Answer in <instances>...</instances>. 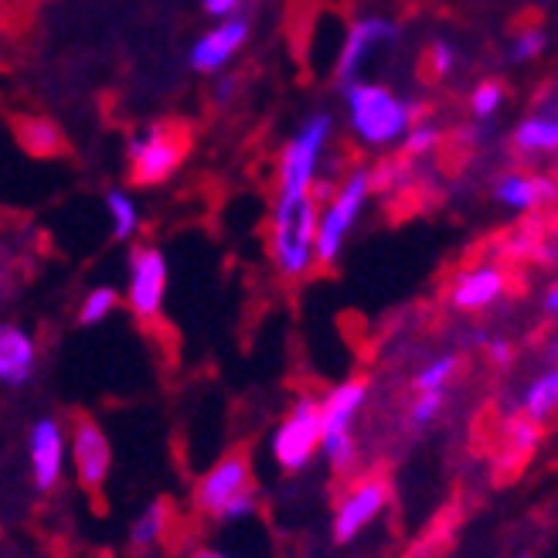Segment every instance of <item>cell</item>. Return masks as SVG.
Returning a JSON list of instances; mask_svg holds the SVG:
<instances>
[{"instance_id": "1", "label": "cell", "mask_w": 558, "mask_h": 558, "mask_svg": "<svg viewBox=\"0 0 558 558\" xmlns=\"http://www.w3.org/2000/svg\"><path fill=\"white\" fill-rule=\"evenodd\" d=\"M344 92V106H347V126L358 143L385 150L402 143L405 130L426 116L422 103H413V99L398 96L395 89L382 86V83H351L341 89Z\"/></svg>"}, {"instance_id": "2", "label": "cell", "mask_w": 558, "mask_h": 558, "mask_svg": "<svg viewBox=\"0 0 558 558\" xmlns=\"http://www.w3.org/2000/svg\"><path fill=\"white\" fill-rule=\"evenodd\" d=\"M317 188L307 194H279L269 215V259L283 279H303L314 266L317 236Z\"/></svg>"}, {"instance_id": "3", "label": "cell", "mask_w": 558, "mask_h": 558, "mask_svg": "<svg viewBox=\"0 0 558 558\" xmlns=\"http://www.w3.org/2000/svg\"><path fill=\"white\" fill-rule=\"evenodd\" d=\"M371 170L354 167L344 181L334 188V194L320 201L317 208V236H314V259L320 269H331L341 256V249L351 236V228L358 225L368 198H371Z\"/></svg>"}, {"instance_id": "4", "label": "cell", "mask_w": 558, "mask_h": 558, "mask_svg": "<svg viewBox=\"0 0 558 558\" xmlns=\"http://www.w3.org/2000/svg\"><path fill=\"white\" fill-rule=\"evenodd\" d=\"M191 150V134L181 123H150L137 130L126 143V161H130V177L134 188H157L177 174Z\"/></svg>"}, {"instance_id": "5", "label": "cell", "mask_w": 558, "mask_h": 558, "mask_svg": "<svg viewBox=\"0 0 558 558\" xmlns=\"http://www.w3.org/2000/svg\"><path fill=\"white\" fill-rule=\"evenodd\" d=\"M368 402V382L365 378H347V382L334 385L320 398V453L338 473H347L354 467V446L351 426Z\"/></svg>"}, {"instance_id": "6", "label": "cell", "mask_w": 558, "mask_h": 558, "mask_svg": "<svg viewBox=\"0 0 558 558\" xmlns=\"http://www.w3.org/2000/svg\"><path fill=\"white\" fill-rule=\"evenodd\" d=\"M331 134H334L331 113H314L310 119H303V126L283 147V154H279V194H307L317 188L320 157Z\"/></svg>"}, {"instance_id": "7", "label": "cell", "mask_w": 558, "mask_h": 558, "mask_svg": "<svg viewBox=\"0 0 558 558\" xmlns=\"http://www.w3.org/2000/svg\"><path fill=\"white\" fill-rule=\"evenodd\" d=\"M320 453V398L303 395L290 405V413L272 433V460L287 473L310 467Z\"/></svg>"}, {"instance_id": "8", "label": "cell", "mask_w": 558, "mask_h": 558, "mask_svg": "<svg viewBox=\"0 0 558 558\" xmlns=\"http://www.w3.org/2000/svg\"><path fill=\"white\" fill-rule=\"evenodd\" d=\"M395 41H398V24L382 14H365L358 21H351L344 31V41H341V52L334 59V83L341 89L358 83L371 55Z\"/></svg>"}, {"instance_id": "9", "label": "cell", "mask_w": 558, "mask_h": 558, "mask_svg": "<svg viewBox=\"0 0 558 558\" xmlns=\"http://www.w3.org/2000/svg\"><path fill=\"white\" fill-rule=\"evenodd\" d=\"M167 296V259L157 245H137L126 266V307L143 324H154Z\"/></svg>"}, {"instance_id": "10", "label": "cell", "mask_w": 558, "mask_h": 558, "mask_svg": "<svg viewBox=\"0 0 558 558\" xmlns=\"http://www.w3.org/2000/svg\"><path fill=\"white\" fill-rule=\"evenodd\" d=\"M249 491H256V477H252V460H249V453L236 449V453H228L221 456V460L198 480V487H194V507L205 518H221V511L232 500H239L242 494Z\"/></svg>"}, {"instance_id": "11", "label": "cell", "mask_w": 558, "mask_h": 558, "mask_svg": "<svg viewBox=\"0 0 558 558\" xmlns=\"http://www.w3.org/2000/svg\"><path fill=\"white\" fill-rule=\"evenodd\" d=\"M511 287V276H507V266L497 259H484L473 263L467 269H460L449 283V307L460 314H480L491 310L494 303L507 293Z\"/></svg>"}, {"instance_id": "12", "label": "cell", "mask_w": 558, "mask_h": 558, "mask_svg": "<svg viewBox=\"0 0 558 558\" xmlns=\"http://www.w3.org/2000/svg\"><path fill=\"white\" fill-rule=\"evenodd\" d=\"M68 456H72L75 477H79V484L86 491H99L110 480L113 446L96 419H75L72 436H68Z\"/></svg>"}, {"instance_id": "13", "label": "cell", "mask_w": 558, "mask_h": 558, "mask_svg": "<svg viewBox=\"0 0 558 558\" xmlns=\"http://www.w3.org/2000/svg\"><path fill=\"white\" fill-rule=\"evenodd\" d=\"M249 31H252V21L242 11L218 17L215 28L205 31L191 45V55H188L191 68L201 72V75H218L228 62L242 52V45L249 41Z\"/></svg>"}, {"instance_id": "14", "label": "cell", "mask_w": 558, "mask_h": 558, "mask_svg": "<svg viewBox=\"0 0 558 558\" xmlns=\"http://www.w3.org/2000/svg\"><path fill=\"white\" fill-rule=\"evenodd\" d=\"M494 198L521 215H542L558 205V177L545 170H507L497 177Z\"/></svg>"}, {"instance_id": "15", "label": "cell", "mask_w": 558, "mask_h": 558, "mask_svg": "<svg viewBox=\"0 0 558 558\" xmlns=\"http://www.w3.org/2000/svg\"><path fill=\"white\" fill-rule=\"evenodd\" d=\"M389 497H392V491L382 477H368V480H362V484H354L341 497L338 511H334V538L341 545L358 538L362 531L389 507Z\"/></svg>"}, {"instance_id": "16", "label": "cell", "mask_w": 558, "mask_h": 558, "mask_svg": "<svg viewBox=\"0 0 558 558\" xmlns=\"http://www.w3.org/2000/svg\"><path fill=\"white\" fill-rule=\"evenodd\" d=\"M28 460H31V477L38 491H52L62 473H65V460H68V436L59 419L45 416L31 426L28 433Z\"/></svg>"}, {"instance_id": "17", "label": "cell", "mask_w": 558, "mask_h": 558, "mask_svg": "<svg viewBox=\"0 0 558 558\" xmlns=\"http://www.w3.org/2000/svg\"><path fill=\"white\" fill-rule=\"evenodd\" d=\"M35 368H38L35 338L14 324H0V382L21 389L31 382Z\"/></svg>"}, {"instance_id": "18", "label": "cell", "mask_w": 558, "mask_h": 558, "mask_svg": "<svg viewBox=\"0 0 558 558\" xmlns=\"http://www.w3.org/2000/svg\"><path fill=\"white\" fill-rule=\"evenodd\" d=\"M511 150L518 157L558 154V110H535L524 116L511 134Z\"/></svg>"}, {"instance_id": "19", "label": "cell", "mask_w": 558, "mask_h": 558, "mask_svg": "<svg viewBox=\"0 0 558 558\" xmlns=\"http://www.w3.org/2000/svg\"><path fill=\"white\" fill-rule=\"evenodd\" d=\"M521 413L531 419V422H538L545 426L548 419L558 416V365L542 371L535 382H531L521 395Z\"/></svg>"}, {"instance_id": "20", "label": "cell", "mask_w": 558, "mask_h": 558, "mask_svg": "<svg viewBox=\"0 0 558 558\" xmlns=\"http://www.w3.org/2000/svg\"><path fill=\"white\" fill-rule=\"evenodd\" d=\"M17 140L24 143V150L35 157H55L65 150V137L59 130V123H52L48 116H28L17 123Z\"/></svg>"}, {"instance_id": "21", "label": "cell", "mask_w": 558, "mask_h": 558, "mask_svg": "<svg viewBox=\"0 0 558 558\" xmlns=\"http://www.w3.org/2000/svg\"><path fill=\"white\" fill-rule=\"evenodd\" d=\"M167 528H170V504L154 500L147 511L130 524V542L137 548H157L167 538Z\"/></svg>"}, {"instance_id": "22", "label": "cell", "mask_w": 558, "mask_h": 558, "mask_svg": "<svg viewBox=\"0 0 558 558\" xmlns=\"http://www.w3.org/2000/svg\"><path fill=\"white\" fill-rule=\"evenodd\" d=\"M106 212H110V232L116 242H130L140 232V208L126 191H106Z\"/></svg>"}, {"instance_id": "23", "label": "cell", "mask_w": 558, "mask_h": 558, "mask_svg": "<svg viewBox=\"0 0 558 558\" xmlns=\"http://www.w3.org/2000/svg\"><path fill=\"white\" fill-rule=\"evenodd\" d=\"M443 143V130L436 123H429L426 116L422 119H416L409 130H405V137H402V157H409V161H422V157H429L433 154V150Z\"/></svg>"}, {"instance_id": "24", "label": "cell", "mask_w": 558, "mask_h": 558, "mask_svg": "<svg viewBox=\"0 0 558 558\" xmlns=\"http://www.w3.org/2000/svg\"><path fill=\"white\" fill-rule=\"evenodd\" d=\"M504 103H507L504 83H497V79L477 83L473 92H470V116H473V123H491V119H497V113L504 110Z\"/></svg>"}, {"instance_id": "25", "label": "cell", "mask_w": 558, "mask_h": 558, "mask_svg": "<svg viewBox=\"0 0 558 558\" xmlns=\"http://www.w3.org/2000/svg\"><path fill=\"white\" fill-rule=\"evenodd\" d=\"M456 371H460V358L456 354H440V358H433L416 375L413 392H446Z\"/></svg>"}, {"instance_id": "26", "label": "cell", "mask_w": 558, "mask_h": 558, "mask_svg": "<svg viewBox=\"0 0 558 558\" xmlns=\"http://www.w3.org/2000/svg\"><path fill=\"white\" fill-rule=\"evenodd\" d=\"M504 436H507V453L518 456V460H528V456L538 449L542 426H538V422H531V419L521 413V416H515L511 422H507Z\"/></svg>"}, {"instance_id": "27", "label": "cell", "mask_w": 558, "mask_h": 558, "mask_svg": "<svg viewBox=\"0 0 558 558\" xmlns=\"http://www.w3.org/2000/svg\"><path fill=\"white\" fill-rule=\"evenodd\" d=\"M545 45H548V38H545L542 24H524V28L515 31V38L507 41V55H511L515 65H528V62L542 59Z\"/></svg>"}, {"instance_id": "28", "label": "cell", "mask_w": 558, "mask_h": 558, "mask_svg": "<svg viewBox=\"0 0 558 558\" xmlns=\"http://www.w3.org/2000/svg\"><path fill=\"white\" fill-rule=\"evenodd\" d=\"M119 307V293L113 287H96L83 296L79 303V324L83 327H96V324H103L113 310Z\"/></svg>"}, {"instance_id": "29", "label": "cell", "mask_w": 558, "mask_h": 558, "mask_svg": "<svg viewBox=\"0 0 558 558\" xmlns=\"http://www.w3.org/2000/svg\"><path fill=\"white\" fill-rule=\"evenodd\" d=\"M456 62H460V52H456V45L446 41V38H436L433 45L426 48V55H422V72L433 83H443V79H449V75H453Z\"/></svg>"}, {"instance_id": "30", "label": "cell", "mask_w": 558, "mask_h": 558, "mask_svg": "<svg viewBox=\"0 0 558 558\" xmlns=\"http://www.w3.org/2000/svg\"><path fill=\"white\" fill-rule=\"evenodd\" d=\"M443 405H446V392H416V398L409 405V426H416V429L433 426L443 413Z\"/></svg>"}, {"instance_id": "31", "label": "cell", "mask_w": 558, "mask_h": 558, "mask_svg": "<svg viewBox=\"0 0 558 558\" xmlns=\"http://www.w3.org/2000/svg\"><path fill=\"white\" fill-rule=\"evenodd\" d=\"M480 344H484V351H487L491 365H497V368L511 365V358H515V347H511V341H507V338H480Z\"/></svg>"}, {"instance_id": "32", "label": "cell", "mask_w": 558, "mask_h": 558, "mask_svg": "<svg viewBox=\"0 0 558 558\" xmlns=\"http://www.w3.org/2000/svg\"><path fill=\"white\" fill-rule=\"evenodd\" d=\"M242 8V0H205V14L212 17H228Z\"/></svg>"}, {"instance_id": "33", "label": "cell", "mask_w": 558, "mask_h": 558, "mask_svg": "<svg viewBox=\"0 0 558 558\" xmlns=\"http://www.w3.org/2000/svg\"><path fill=\"white\" fill-rule=\"evenodd\" d=\"M542 307H545V314H548V317H558V279H551V287L545 290Z\"/></svg>"}, {"instance_id": "34", "label": "cell", "mask_w": 558, "mask_h": 558, "mask_svg": "<svg viewBox=\"0 0 558 558\" xmlns=\"http://www.w3.org/2000/svg\"><path fill=\"white\" fill-rule=\"evenodd\" d=\"M191 558H225L221 551H194Z\"/></svg>"}, {"instance_id": "35", "label": "cell", "mask_w": 558, "mask_h": 558, "mask_svg": "<svg viewBox=\"0 0 558 558\" xmlns=\"http://www.w3.org/2000/svg\"><path fill=\"white\" fill-rule=\"evenodd\" d=\"M551 358H555V365H558V341H555V347H551Z\"/></svg>"}, {"instance_id": "36", "label": "cell", "mask_w": 558, "mask_h": 558, "mask_svg": "<svg viewBox=\"0 0 558 558\" xmlns=\"http://www.w3.org/2000/svg\"><path fill=\"white\" fill-rule=\"evenodd\" d=\"M555 177H558V167H555Z\"/></svg>"}, {"instance_id": "37", "label": "cell", "mask_w": 558, "mask_h": 558, "mask_svg": "<svg viewBox=\"0 0 558 558\" xmlns=\"http://www.w3.org/2000/svg\"><path fill=\"white\" fill-rule=\"evenodd\" d=\"M521 558H531V555H521Z\"/></svg>"}]
</instances>
